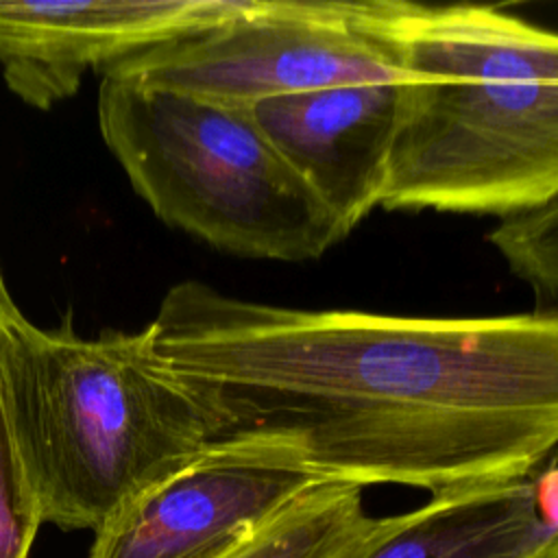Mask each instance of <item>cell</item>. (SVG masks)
I'll return each mask as SVG.
<instances>
[{"label": "cell", "mask_w": 558, "mask_h": 558, "mask_svg": "<svg viewBox=\"0 0 558 558\" xmlns=\"http://www.w3.org/2000/svg\"><path fill=\"white\" fill-rule=\"evenodd\" d=\"M240 0H15L0 2V65L7 85L48 109L76 92L89 68L229 17Z\"/></svg>", "instance_id": "8992f818"}, {"label": "cell", "mask_w": 558, "mask_h": 558, "mask_svg": "<svg viewBox=\"0 0 558 558\" xmlns=\"http://www.w3.org/2000/svg\"><path fill=\"white\" fill-rule=\"evenodd\" d=\"M399 124L379 207L519 216L558 196V31L497 7L390 0Z\"/></svg>", "instance_id": "7a4b0ae2"}, {"label": "cell", "mask_w": 558, "mask_h": 558, "mask_svg": "<svg viewBox=\"0 0 558 558\" xmlns=\"http://www.w3.org/2000/svg\"><path fill=\"white\" fill-rule=\"evenodd\" d=\"M379 523L362 486L314 482L209 558H347Z\"/></svg>", "instance_id": "30bf717a"}, {"label": "cell", "mask_w": 558, "mask_h": 558, "mask_svg": "<svg viewBox=\"0 0 558 558\" xmlns=\"http://www.w3.org/2000/svg\"><path fill=\"white\" fill-rule=\"evenodd\" d=\"M530 477L429 497L381 517L347 558H530L551 534Z\"/></svg>", "instance_id": "9c48e42d"}, {"label": "cell", "mask_w": 558, "mask_h": 558, "mask_svg": "<svg viewBox=\"0 0 558 558\" xmlns=\"http://www.w3.org/2000/svg\"><path fill=\"white\" fill-rule=\"evenodd\" d=\"M248 109L347 235L379 205L401 83L333 85L266 98Z\"/></svg>", "instance_id": "ba28073f"}, {"label": "cell", "mask_w": 558, "mask_h": 558, "mask_svg": "<svg viewBox=\"0 0 558 558\" xmlns=\"http://www.w3.org/2000/svg\"><path fill=\"white\" fill-rule=\"evenodd\" d=\"M15 303H13V299H11V294H9V290H7V283H4V277H2V268H0V316L9 310V307H13Z\"/></svg>", "instance_id": "9a60e30c"}, {"label": "cell", "mask_w": 558, "mask_h": 558, "mask_svg": "<svg viewBox=\"0 0 558 558\" xmlns=\"http://www.w3.org/2000/svg\"><path fill=\"white\" fill-rule=\"evenodd\" d=\"M530 558H558V527L551 530V534L532 551Z\"/></svg>", "instance_id": "5bb4252c"}, {"label": "cell", "mask_w": 558, "mask_h": 558, "mask_svg": "<svg viewBox=\"0 0 558 558\" xmlns=\"http://www.w3.org/2000/svg\"><path fill=\"white\" fill-rule=\"evenodd\" d=\"M146 329L203 390L207 445L318 482L434 497L530 477L558 449V307L303 310L187 279Z\"/></svg>", "instance_id": "6da1fadb"}, {"label": "cell", "mask_w": 558, "mask_h": 558, "mask_svg": "<svg viewBox=\"0 0 558 558\" xmlns=\"http://www.w3.org/2000/svg\"><path fill=\"white\" fill-rule=\"evenodd\" d=\"M488 242L508 268L547 301L543 307H558V196L504 218L488 233Z\"/></svg>", "instance_id": "8fae6325"}, {"label": "cell", "mask_w": 558, "mask_h": 558, "mask_svg": "<svg viewBox=\"0 0 558 558\" xmlns=\"http://www.w3.org/2000/svg\"><path fill=\"white\" fill-rule=\"evenodd\" d=\"M0 423L41 519L96 532L211 440L205 395L153 349L148 329L81 338L17 305L0 316Z\"/></svg>", "instance_id": "3957f363"}, {"label": "cell", "mask_w": 558, "mask_h": 558, "mask_svg": "<svg viewBox=\"0 0 558 558\" xmlns=\"http://www.w3.org/2000/svg\"><path fill=\"white\" fill-rule=\"evenodd\" d=\"M314 482L205 445L107 519L94 532L89 558H209Z\"/></svg>", "instance_id": "52a82bcc"}, {"label": "cell", "mask_w": 558, "mask_h": 558, "mask_svg": "<svg viewBox=\"0 0 558 558\" xmlns=\"http://www.w3.org/2000/svg\"><path fill=\"white\" fill-rule=\"evenodd\" d=\"M98 129L153 214L214 248L312 262L347 238L248 107L102 76Z\"/></svg>", "instance_id": "277c9868"}, {"label": "cell", "mask_w": 558, "mask_h": 558, "mask_svg": "<svg viewBox=\"0 0 558 558\" xmlns=\"http://www.w3.org/2000/svg\"><path fill=\"white\" fill-rule=\"evenodd\" d=\"M545 521L558 527V449L532 473Z\"/></svg>", "instance_id": "4fadbf2b"}, {"label": "cell", "mask_w": 558, "mask_h": 558, "mask_svg": "<svg viewBox=\"0 0 558 558\" xmlns=\"http://www.w3.org/2000/svg\"><path fill=\"white\" fill-rule=\"evenodd\" d=\"M41 525L0 423V558H28Z\"/></svg>", "instance_id": "7c38bea8"}, {"label": "cell", "mask_w": 558, "mask_h": 558, "mask_svg": "<svg viewBox=\"0 0 558 558\" xmlns=\"http://www.w3.org/2000/svg\"><path fill=\"white\" fill-rule=\"evenodd\" d=\"M390 0H240L222 22L102 68V76L231 107L333 85L403 83Z\"/></svg>", "instance_id": "5b68a950"}]
</instances>
